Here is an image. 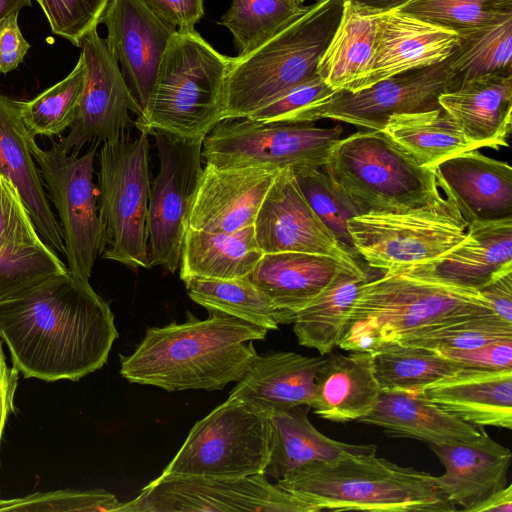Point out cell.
Listing matches in <instances>:
<instances>
[{"label":"cell","mask_w":512,"mask_h":512,"mask_svg":"<svg viewBox=\"0 0 512 512\" xmlns=\"http://www.w3.org/2000/svg\"><path fill=\"white\" fill-rule=\"evenodd\" d=\"M267 331L218 311L207 319L187 313L183 323L147 328L136 349L120 355V373L168 392L222 390L245 375L258 356L252 342Z\"/></svg>","instance_id":"obj_2"},{"label":"cell","mask_w":512,"mask_h":512,"mask_svg":"<svg viewBox=\"0 0 512 512\" xmlns=\"http://www.w3.org/2000/svg\"><path fill=\"white\" fill-rule=\"evenodd\" d=\"M452 60L453 54L437 64L391 76L359 91H335L297 112L288 123L331 119L382 131L388 118L395 114L441 107L439 96L459 86Z\"/></svg>","instance_id":"obj_13"},{"label":"cell","mask_w":512,"mask_h":512,"mask_svg":"<svg viewBox=\"0 0 512 512\" xmlns=\"http://www.w3.org/2000/svg\"><path fill=\"white\" fill-rule=\"evenodd\" d=\"M322 169L358 215L405 212L441 196L435 168L419 165L383 131L341 138Z\"/></svg>","instance_id":"obj_7"},{"label":"cell","mask_w":512,"mask_h":512,"mask_svg":"<svg viewBox=\"0 0 512 512\" xmlns=\"http://www.w3.org/2000/svg\"><path fill=\"white\" fill-rule=\"evenodd\" d=\"M512 512V485L493 493L470 512Z\"/></svg>","instance_id":"obj_54"},{"label":"cell","mask_w":512,"mask_h":512,"mask_svg":"<svg viewBox=\"0 0 512 512\" xmlns=\"http://www.w3.org/2000/svg\"><path fill=\"white\" fill-rule=\"evenodd\" d=\"M253 227L263 253H314L348 265H363L360 256L341 245L311 208L291 168L278 171Z\"/></svg>","instance_id":"obj_17"},{"label":"cell","mask_w":512,"mask_h":512,"mask_svg":"<svg viewBox=\"0 0 512 512\" xmlns=\"http://www.w3.org/2000/svg\"><path fill=\"white\" fill-rule=\"evenodd\" d=\"M374 279L364 267L343 266L325 290L293 316V331L302 346L327 355L338 346L348 314L363 284Z\"/></svg>","instance_id":"obj_34"},{"label":"cell","mask_w":512,"mask_h":512,"mask_svg":"<svg viewBox=\"0 0 512 512\" xmlns=\"http://www.w3.org/2000/svg\"><path fill=\"white\" fill-rule=\"evenodd\" d=\"M299 5H304L305 0H292Z\"/></svg>","instance_id":"obj_57"},{"label":"cell","mask_w":512,"mask_h":512,"mask_svg":"<svg viewBox=\"0 0 512 512\" xmlns=\"http://www.w3.org/2000/svg\"><path fill=\"white\" fill-rule=\"evenodd\" d=\"M2 501V498H1V491H0V502Z\"/></svg>","instance_id":"obj_58"},{"label":"cell","mask_w":512,"mask_h":512,"mask_svg":"<svg viewBox=\"0 0 512 512\" xmlns=\"http://www.w3.org/2000/svg\"><path fill=\"white\" fill-rule=\"evenodd\" d=\"M302 5L292 0H232L219 24L232 34L237 55L250 51Z\"/></svg>","instance_id":"obj_40"},{"label":"cell","mask_w":512,"mask_h":512,"mask_svg":"<svg viewBox=\"0 0 512 512\" xmlns=\"http://www.w3.org/2000/svg\"><path fill=\"white\" fill-rule=\"evenodd\" d=\"M458 42L459 33L450 28L397 8L380 11L371 69L360 90L391 76L442 62L453 54Z\"/></svg>","instance_id":"obj_20"},{"label":"cell","mask_w":512,"mask_h":512,"mask_svg":"<svg viewBox=\"0 0 512 512\" xmlns=\"http://www.w3.org/2000/svg\"><path fill=\"white\" fill-rule=\"evenodd\" d=\"M263 254L253 226L221 233L188 228L181 250L180 278L248 277Z\"/></svg>","instance_id":"obj_33"},{"label":"cell","mask_w":512,"mask_h":512,"mask_svg":"<svg viewBox=\"0 0 512 512\" xmlns=\"http://www.w3.org/2000/svg\"><path fill=\"white\" fill-rule=\"evenodd\" d=\"M19 371L8 367L0 337V444L9 416L15 412L14 397Z\"/></svg>","instance_id":"obj_53"},{"label":"cell","mask_w":512,"mask_h":512,"mask_svg":"<svg viewBox=\"0 0 512 512\" xmlns=\"http://www.w3.org/2000/svg\"><path fill=\"white\" fill-rule=\"evenodd\" d=\"M278 171L206 164L192 199L188 228L221 233L253 226Z\"/></svg>","instance_id":"obj_19"},{"label":"cell","mask_w":512,"mask_h":512,"mask_svg":"<svg viewBox=\"0 0 512 512\" xmlns=\"http://www.w3.org/2000/svg\"><path fill=\"white\" fill-rule=\"evenodd\" d=\"M359 422L380 427L386 435L429 445L471 442L484 428L475 427L418 392L381 391L372 410Z\"/></svg>","instance_id":"obj_28"},{"label":"cell","mask_w":512,"mask_h":512,"mask_svg":"<svg viewBox=\"0 0 512 512\" xmlns=\"http://www.w3.org/2000/svg\"><path fill=\"white\" fill-rule=\"evenodd\" d=\"M419 165L436 168L443 161L476 150L442 108L395 114L382 130Z\"/></svg>","instance_id":"obj_35"},{"label":"cell","mask_w":512,"mask_h":512,"mask_svg":"<svg viewBox=\"0 0 512 512\" xmlns=\"http://www.w3.org/2000/svg\"><path fill=\"white\" fill-rule=\"evenodd\" d=\"M438 101L475 149L509 146L512 72L472 78L441 94Z\"/></svg>","instance_id":"obj_25"},{"label":"cell","mask_w":512,"mask_h":512,"mask_svg":"<svg viewBox=\"0 0 512 512\" xmlns=\"http://www.w3.org/2000/svg\"><path fill=\"white\" fill-rule=\"evenodd\" d=\"M0 246L17 252L49 247L40 237L17 189L1 174Z\"/></svg>","instance_id":"obj_46"},{"label":"cell","mask_w":512,"mask_h":512,"mask_svg":"<svg viewBox=\"0 0 512 512\" xmlns=\"http://www.w3.org/2000/svg\"><path fill=\"white\" fill-rule=\"evenodd\" d=\"M295 176L314 212L341 245L358 255L347 227L348 220L358 213L349 199L322 168L298 172Z\"/></svg>","instance_id":"obj_43"},{"label":"cell","mask_w":512,"mask_h":512,"mask_svg":"<svg viewBox=\"0 0 512 512\" xmlns=\"http://www.w3.org/2000/svg\"><path fill=\"white\" fill-rule=\"evenodd\" d=\"M315 512L270 483L265 474L228 476H166L146 485L116 512Z\"/></svg>","instance_id":"obj_14"},{"label":"cell","mask_w":512,"mask_h":512,"mask_svg":"<svg viewBox=\"0 0 512 512\" xmlns=\"http://www.w3.org/2000/svg\"><path fill=\"white\" fill-rule=\"evenodd\" d=\"M270 416L228 396L195 423L160 477L264 474L270 454Z\"/></svg>","instance_id":"obj_10"},{"label":"cell","mask_w":512,"mask_h":512,"mask_svg":"<svg viewBox=\"0 0 512 512\" xmlns=\"http://www.w3.org/2000/svg\"><path fill=\"white\" fill-rule=\"evenodd\" d=\"M31 6V0H0V21L11 13Z\"/></svg>","instance_id":"obj_56"},{"label":"cell","mask_w":512,"mask_h":512,"mask_svg":"<svg viewBox=\"0 0 512 512\" xmlns=\"http://www.w3.org/2000/svg\"><path fill=\"white\" fill-rule=\"evenodd\" d=\"M310 409L309 405H298L271 414L266 476L279 480L310 463L376 453L374 444H351L327 437L310 422Z\"/></svg>","instance_id":"obj_29"},{"label":"cell","mask_w":512,"mask_h":512,"mask_svg":"<svg viewBox=\"0 0 512 512\" xmlns=\"http://www.w3.org/2000/svg\"><path fill=\"white\" fill-rule=\"evenodd\" d=\"M149 135L128 132L103 143L99 154L98 207L103 257L131 269L150 268L148 204Z\"/></svg>","instance_id":"obj_8"},{"label":"cell","mask_w":512,"mask_h":512,"mask_svg":"<svg viewBox=\"0 0 512 512\" xmlns=\"http://www.w3.org/2000/svg\"><path fill=\"white\" fill-rule=\"evenodd\" d=\"M28 143L57 211L67 269L72 275L89 280L96 258L103 252L98 189L93 181L98 144L78 156L65 152L55 141L43 149L32 135Z\"/></svg>","instance_id":"obj_12"},{"label":"cell","mask_w":512,"mask_h":512,"mask_svg":"<svg viewBox=\"0 0 512 512\" xmlns=\"http://www.w3.org/2000/svg\"><path fill=\"white\" fill-rule=\"evenodd\" d=\"M14 12L0 21V73L7 74L23 62L30 44L23 37Z\"/></svg>","instance_id":"obj_51"},{"label":"cell","mask_w":512,"mask_h":512,"mask_svg":"<svg viewBox=\"0 0 512 512\" xmlns=\"http://www.w3.org/2000/svg\"><path fill=\"white\" fill-rule=\"evenodd\" d=\"M231 57L197 31H176L158 66L151 96L135 127L148 135L204 139L223 121V94Z\"/></svg>","instance_id":"obj_6"},{"label":"cell","mask_w":512,"mask_h":512,"mask_svg":"<svg viewBox=\"0 0 512 512\" xmlns=\"http://www.w3.org/2000/svg\"><path fill=\"white\" fill-rule=\"evenodd\" d=\"M79 48L86 66L84 88L76 117L58 142L74 154L88 143H104L128 132L135 126L130 112L138 117L143 111L97 28L82 38Z\"/></svg>","instance_id":"obj_16"},{"label":"cell","mask_w":512,"mask_h":512,"mask_svg":"<svg viewBox=\"0 0 512 512\" xmlns=\"http://www.w3.org/2000/svg\"><path fill=\"white\" fill-rule=\"evenodd\" d=\"M508 338H512V323L492 313L425 329L396 342L438 351L471 349Z\"/></svg>","instance_id":"obj_41"},{"label":"cell","mask_w":512,"mask_h":512,"mask_svg":"<svg viewBox=\"0 0 512 512\" xmlns=\"http://www.w3.org/2000/svg\"><path fill=\"white\" fill-rule=\"evenodd\" d=\"M191 300L208 311H218L266 330L293 322V314L278 308L248 277L189 278L183 281Z\"/></svg>","instance_id":"obj_36"},{"label":"cell","mask_w":512,"mask_h":512,"mask_svg":"<svg viewBox=\"0 0 512 512\" xmlns=\"http://www.w3.org/2000/svg\"><path fill=\"white\" fill-rule=\"evenodd\" d=\"M512 269V218L474 221L466 237L435 260L397 270L411 276L478 291Z\"/></svg>","instance_id":"obj_21"},{"label":"cell","mask_w":512,"mask_h":512,"mask_svg":"<svg viewBox=\"0 0 512 512\" xmlns=\"http://www.w3.org/2000/svg\"><path fill=\"white\" fill-rule=\"evenodd\" d=\"M52 32L79 47L82 38L100 24L109 0H35Z\"/></svg>","instance_id":"obj_47"},{"label":"cell","mask_w":512,"mask_h":512,"mask_svg":"<svg viewBox=\"0 0 512 512\" xmlns=\"http://www.w3.org/2000/svg\"><path fill=\"white\" fill-rule=\"evenodd\" d=\"M326 360L325 355L282 351L258 355L229 396L270 415L298 405L311 407L316 377Z\"/></svg>","instance_id":"obj_27"},{"label":"cell","mask_w":512,"mask_h":512,"mask_svg":"<svg viewBox=\"0 0 512 512\" xmlns=\"http://www.w3.org/2000/svg\"><path fill=\"white\" fill-rule=\"evenodd\" d=\"M342 125L262 123L248 118L220 122L202 143V158L216 167L291 168L294 173L322 168L342 138Z\"/></svg>","instance_id":"obj_11"},{"label":"cell","mask_w":512,"mask_h":512,"mask_svg":"<svg viewBox=\"0 0 512 512\" xmlns=\"http://www.w3.org/2000/svg\"><path fill=\"white\" fill-rule=\"evenodd\" d=\"M159 172L148 204L149 267L170 273L179 268L192 199L203 171V139L184 140L154 134Z\"/></svg>","instance_id":"obj_15"},{"label":"cell","mask_w":512,"mask_h":512,"mask_svg":"<svg viewBox=\"0 0 512 512\" xmlns=\"http://www.w3.org/2000/svg\"><path fill=\"white\" fill-rule=\"evenodd\" d=\"M458 33L451 67L459 84L487 74L512 72V12Z\"/></svg>","instance_id":"obj_38"},{"label":"cell","mask_w":512,"mask_h":512,"mask_svg":"<svg viewBox=\"0 0 512 512\" xmlns=\"http://www.w3.org/2000/svg\"><path fill=\"white\" fill-rule=\"evenodd\" d=\"M343 266L354 265L322 254L264 253L248 278L278 308L294 315L315 300Z\"/></svg>","instance_id":"obj_30"},{"label":"cell","mask_w":512,"mask_h":512,"mask_svg":"<svg viewBox=\"0 0 512 512\" xmlns=\"http://www.w3.org/2000/svg\"><path fill=\"white\" fill-rule=\"evenodd\" d=\"M0 337L25 378L78 381L107 362L118 331L109 304L68 271L0 302Z\"/></svg>","instance_id":"obj_1"},{"label":"cell","mask_w":512,"mask_h":512,"mask_svg":"<svg viewBox=\"0 0 512 512\" xmlns=\"http://www.w3.org/2000/svg\"><path fill=\"white\" fill-rule=\"evenodd\" d=\"M492 313L478 291L386 271L361 286L338 346L372 352L425 329Z\"/></svg>","instance_id":"obj_5"},{"label":"cell","mask_w":512,"mask_h":512,"mask_svg":"<svg viewBox=\"0 0 512 512\" xmlns=\"http://www.w3.org/2000/svg\"><path fill=\"white\" fill-rule=\"evenodd\" d=\"M276 485L315 512L457 510L435 476L399 466L376 453L310 463L277 480Z\"/></svg>","instance_id":"obj_4"},{"label":"cell","mask_w":512,"mask_h":512,"mask_svg":"<svg viewBox=\"0 0 512 512\" xmlns=\"http://www.w3.org/2000/svg\"><path fill=\"white\" fill-rule=\"evenodd\" d=\"M343 5V0L302 5L250 51L231 57L223 121L247 118L315 75Z\"/></svg>","instance_id":"obj_3"},{"label":"cell","mask_w":512,"mask_h":512,"mask_svg":"<svg viewBox=\"0 0 512 512\" xmlns=\"http://www.w3.org/2000/svg\"><path fill=\"white\" fill-rule=\"evenodd\" d=\"M397 9L459 32L512 12V0H409Z\"/></svg>","instance_id":"obj_42"},{"label":"cell","mask_w":512,"mask_h":512,"mask_svg":"<svg viewBox=\"0 0 512 512\" xmlns=\"http://www.w3.org/2000/svg\"><path fill=\"white\" fill-rule=\"evenodd\" d=\"M100 23L111 55L142 109L149 100L162 55L177 31L142 0H109Z\"/></svg>","instance_id":"obj_18"},{"label":"cell","mask_w":512,"mask_h":512,"mask_svg":"<svg viewBox=\"0 0 512 512\" xmlns=\"http://www.w3.org/2000/svg\"><path fill=\"white\" fill-rule=\"evenodd\" d=\"M315 381L311 408L333 422L359 420L368 414L381 392L373 371L371 352L327 354Z\"/></svg>","instance_id":"obj_31"},{"label":"cell","mask_w":512,"mask_h":512,"mask_svg":"<svg viewBox=\"0 0 512 512\" xmlns=\"http://www.w3.org/2000/svg\"><path fill=\"white\" fill-rule=\"evenodd\" d=\"M85 76L86 66L79 56L74 69L64 79L29 101H18L29 134L53 137L69 129L76 117Z\"/></svg>","instance_id":"obj_39"},{"label":"cell","mask_w":512,"mask_h":512,"mask_svg":"<svg viewBox=\"0 0 512 512\" xmlns=\"http://www.w3.org/2000/svg\"><path fill=\"white\" fill-rule=\"evenodd\" d=\"M335 92L317 73L247 118L262 123H288L305 107Z\"/></svg>","instance_id":"obj_48"},{"label":"cell","mask_w":512,"mask_h":512,"mask_svg":"<svg viewBox=\"0 0 512 512\" xmlns=\"http://www.w3.org/2000/svg\"><path fill=\"white\" fill-rule=\"evenodd\" d=\"M66 272L67 266L50 247L17 252L0 246V302Z\"/></svg>","instance_id":"obj_44"},{"label":"cell","mask_w":512,"mask_h":512,"mask_svg":"<svg viewBox=\"0 0 512 512\" xmlns=\"http://www.w3.org/2000/svg\"><path fill=\"white\" fill-rule=\"evenodd\" d=\"M378 11L398 8L409 0H343Z\"/></svg>","instance_id":"obj_55"},{"label":"cell","mask_w":512,"mask_h":512,"mask_svg":"<svg viewBox=\"0 0 512 512\" xmlns=\"http://www.w3.org/2000/svg\"><path fill=\"white\" fill-rule=\"evenodd\" d=\"M120 504L114 494L104 489H65L2 499L0 511L116 512Z\"/></svg>","instance_id":"obj_45"},{"label":"cell","mask_w":512,"mask_h":512,"mask_svg":"<svg viewBox=\"0 0 512 512\" xmlns=\"http://www.w3.org/2000/svg\"><path fill=\"white\" fill-rule=\"evenodd\" d=\"M435 174L467 225L512 218V168L507 162L476 149L438 164Z\"/></svg>","instance_id":"obj_22"},{"label":"cell","mask_w":512,"mask_h":512,"mask_svg":"<svg viewBox=\"0 0 512 512\" xmlns=\"http://www.w3.org/2000/svg\"><path fill=\"white\" fill-rule=\"evenodd\" d=\"M373 371L381 391L418 392L465 367L435 350L382 343L372 352Z\"/></svg>","instance_id":"obj_37"},{"label":"cell","mask_w":512,"mask_h":512,"mask_svg":"<svg viewBox=\"0 0 512 512\" xmlns=\"http://www.w3.org/2000/svg\"><path fill=\"white\" fill-rule=\"evenodd\" d=\"M162 21L177 31L195 30L204 16V0H142Z\"/></svg>","instance_id":"obj_50"},{"label":"cell","mask_w":512,"mask_h":512,"mask_svg":"<svg viewBox=\"0 0 512 512\" xmlns=\"http://www.w3.org/2000/svg\"><path fill=\"white\" fill-rule=\"evenodd\" d=\"M379 12L344 2L338 26L316 69L333 90H360L371 69Z\"/></svg>","instance_id":"obj_32"},{"label":"cell","mask_w":512,"mask_h":512,"mask_svg":"<svg viewBox=\"0 0 512 512\" xmlns=\"http://www.w3.org/2000/svg\"><path fill=\"white\" fill-rule=\"evenodd\" d=\"M498 316L512 323V269L494 277L479 290Z\"/></svg>","instance_id":"obj_52"},{"label":"cell","mask_w":512,"mask_h":512,"mask_svg":"<svg viewBox=\"0 0 512 512\" xmlns=\"http://www.w3.org/2000/svg\"><path fill=\"white\" fill-rule=\"evenodd\" d=\"M30 135L18 101L0 94V174L17 189L44 243L65 256L63 233L29 148Z\"/></svg>","instance_id":"obj_24"},{"label":"cell","mask_w":512,"mask_h":512,"mask_svg":"<svg viewBox=\"0 0 512 512\" xmlns=\"http://www.w3.org/2000/svg\"><path fill=\"white\" fill-rule=\"evenodd\" d=\"M437 352L465 367L512 369V338L496 340L471 349H443Z\"/></svg>","instance_id":"obj_49"},{"label":"cell","mask_w":512,"mask_h":512,"mask_svg":"<svg viewBox=\"0 0 512 512\" xmlns=\"http://www.w3.org/2000/svg\"><path fill=\"white\" fill-rule=\"evenodd\" d=\"M445 468L435 476L439 488L463 511L473 507L507 486L511 462L508 448L494 441L483 429L471 442L429 445Z\"/></svg>","instance_id":"obj_23"},{"label":"cell","mask_w":512,"mask_h":512,"mask_svg":"<svg viewBox=\"0 0 512 512\" xmlns=\"http://www.w3.org/2000/svg\"><path fill=\"white\" fill-rule=\"evenodd\" d=\"M467 226L453 202L442 195L405 212L361 214L347 222L358 255L384 272L435 260L466 237Z\"/></svg>","instance_id":"obj_9"},{"label":"cell","mask_w":512,"mask_h":512,"mask_svg":"<svg viewBox=\"0 0 512 512\" xmlns=\"http://www.w3.org/2000/svg\"><path fill=\"white\" fill-rule=\"evenodd\" d=\"M418 393L475 427L512 428V369L463 367Z\"/></svg>","instance_id":"obj_26"}]
</instances>
